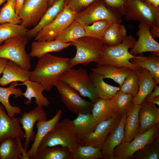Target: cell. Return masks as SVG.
Wrapping results in <instances>:
<instances>
[{
	"mask_svg": "<svg viewBox=\"0 0 159 159\" xmlns=\"http://www.w3.org/2000/svg\"><path fill=\"white\" fill-rule=\"evenodd\" d=\"M55 0H49V6H50Z\"/></svg>",
	"mask_w": 159,
	"mask_h": 159,
	"instance_id": "816d5d0a",
	"label": "cell"
},
{
	"mask_svg": "<svg viewBox=\"0 0 159 159\" xmlns=\"http://www.w3.org/2000/svg\"><path fill=\"white\" fill-rule=\"evenodd\" d=\"M70 152L71 159L103 158L101 149L91 146L79 145Z\"/></svg>",
	"mask_w": 159,
	"mask_h": 159,
	"instance_id": "8d00e7d4",
	"label": "cell"
},
{
	"mask_svg": "<svg viewBox=\"0 0 159 159\" xmlns=\"http://www.w3.org/2000/svg\"><path fill=\"white\" fill-rule=\"evenodd\" d=\"M127 113L122 115L117 126L108 135L103 144L101 151L104 159H114L115 148L123 141L125 137V124Z\"/></svg>",
	"mask_w": 159,
	"mask_h": 159,
	"instance_id": "e0dca14e",
	"label": "cell"
},
{
	"mask_svg": "<svg viewBox=\"0 0 159 159\" xmlns=\"http://www.w3.org/2000/svg\"><path fill=\"white\" fill-rule=\"evenodd\" d=\"M142 0V1H144V0Z\"/></svg>",
	"mask_w": 159,
	"mask_h": 159,
	"instance_id": "db71d44e",
	"label": "cell"
},
{
	"mask_svg": "<svg viewBox=\"0 0 159 159\" xmlns=\"http://www.w3.org/2000/svg\"><path fill=\"white\" fill-rule=\"evenodd\" d=\"M154 105H157L158 106L159 105V96H156L153 98L151 101L150 102Z\"/></svg>",
	"mask_w": 159,
	"mask_h": 159,
	"instance_id": "f907efd6",
	"label": "cell"
},
{
	"mask_svg": "<svg viewBox=\"0 0 159 159\" xmlns=\"http://www.w3.org/2000/svg\"><path fill=\"white\" fill-rule=\"evenodd\" d=\"M85 37L87 36L84 26L75 20L54 39L65 43H69Z\"/></svg>",
	"mask_w": 159,
	"mask_h": 159,
	"instance_id": "e575fe53",
	"label": "cell"
},
{
	"mask_svg": "<svg viewBox=\"0 0 159 159\" xmlns=\"http://www.w3.org/2000/svg\"><path fill=\"white\" fill-rule=\"evenodd\" d=\"M69 59L49 53L43 55L39 58L35 68L31 72L29 80L40 83L45 90L51 91L59 77L70 68Z\"/></svg>",
	"mask_w": 159,
	"mask_h": 159,
	"instance_id": "6da1fadb",
	"label": "cell"
},
{
	"mask_svg": "<svg viewBox=\"0 0 159 159\" xmlns=\"http://www.w3.org/2000/svg\"><path fill=\"white\" fill-rule=\"evenodd\" d=\"M159 96V86L157 85L155 86L153 91L146 97L145 101L150 102L155 97Z\"/></svg>",
	"mask_w": 159,
	"mask_h": 159,
	"instance_id": "f6af8a7d",
	"label": "cell"
},
{
	"mask_svg": "<svg viewBox=\"0 0 159 159\" xmlns=\"http://www.w3.org/2000/svg\"><path fill=\"white\" fill-rule=\"evenodd\" d=\"M24 85L26 87L25 92L22 94V96L27 99L24 102L26 105L30 104L32 99L34 98V102L37 106L43 107L48 106L50 102L47 98L43 95L42 92L45 89L40 83L28 80L19 84V85Z\"/></svg>",
	"mask_w": 159,
	"mask_h": 159,
	"instance_id": "d4e9b609",
	"label": "cell"
},
{
	"mask_svg": "<svg viewBox=\"0 0 159 159\" xmlns=\"http://www.w3.org/2000/svg\"><path fill=\"white\" fill-rule=\"evenodd\" d=\"M47 115L43 107L37 106L33 109L25 112L19 118V122L22 126L25 134L23 147L27 149L31 142H33L36 135L34 131L35 123L39 120H47Z\"/></svg>",
	"mask_w": 159,
	"mask_h": 159,
	"instance_id": "5bb4252c",
	"label": "cell"
},
{
	"mask_svg": "<svg viewBox=\"0 0 159 159\" xmlns=\"http://www.w3.org/2000/svg\"><path fill=\"white\" fill-rule=\"evenodd\" d=\"M130 62L140 68L148 70L155 80L159 83V54L152 53L148 57L140 55L134 56Z\"/></svg>",
	"mask_w": 159,
	"mask_h": 159,
	"instance_id": "4316f807",
	"label": "cell"
},
{
	"mask_svg": "<svg viewBox=\"0 0 159 159\" xmlns=\"http://www.w3.org/2000/svg\"><path fill=\"white\" fill-rule=\"evenodd\" d=\"M79 145L77 135L73 125L72 120L64 118L58 122L47 134L39 148L60 145L67 148L71 151Z\"/></svg>",
	"mask_w": 159,
	"mask_h": 159,
	"instance_id": "3957f363",
	"label": "cell"
},
{
	"mask_svg": "<svg viewBox=\"0 0 159 159\" xmlns=\"http://www.w3.org/2000/svg\"><path fill=\"white\" fill-rule=\"evenodd\" d=\"M7 0H0V6L3 3L6 1Z\"/></svg>",
	"mask_w": 159,
	"mask_h": 159,
	"instance_id": "f5cc1de1",
	"label": "cell"
},
{
	"mask_svg": "<svg viewBox=\"0 0 159 159\" xmlns=\"http://www.w3.org/2000/svg\"><path fill=\"white\" fill-rule=\"evenodd\" d=\"M133 97L119 90L113 96L112 100L114 102L118 112L127 113L132 107Z\"/></svg>",
	"mask_w": 159,
	"mask_h": 159,
	"instance_id": "f35d334b",
	"label": "cell"
},
{
	"mask_svg": "<svg viewBox=\"0 0 159 159\" xmlns=\"http://www.w3.org/2000/svg\"><path fill=\"white\" fill-rule=\"evenodd\" d=\"M78 13L64 6L62 10L50 23L37 33L35 40L44 41L54 39L76 19Z\"/></svg>",
	"mask_w": 159,
	"mask_h": 159,
	"instance_id": "7c38bea8",
	"label": "cell"
},
{
	"mask_svg": "<svg viewBox=\"0 0 159 159\" xmlns=\"http://www.w3.org/2000/svg\"><path fill=\"white\" fill-rule=\"evenodd\" d=\"M19 118L10 117L6 112L4 106L0 104V143L11 138L24 139L25 134L20 125Z\"/></svg>",
	"mask_w": 159,
	"mask_h": 159,
	"instance_id": "2e32d148",
	"label": "cell"
},
{
	"mask_svg": "<svg viewBox=\"0 0 159 159\" xmlns=\"http://www.w3.org/2000/svg\"><path fill=\"white\" fill-rule=\"evenodd\" d=\"M132 159H159V139L136 152Z\"/></svg>",
	"mask_w": 159,
	"mask_h": 159,
	"instance_id": "60d3db41",
	"label": "cell"
},
{
	"mask_svg": "<svg viewBox=\"0 0 159 159\" xmlns=\"http://www.w3.org/2000/svg\"><path fill=\"white\" fill-rule=\"evenodd\" d=\"M31 159H71L70 152L66 147L39 148L35 155Z\"/></svg>",
	"mask_w": 159,
	"mask_h": 159,
	"instance_id": "836d02e7",
	"label": "cell"
},
{
	"mask_svg": "<svg viewBox=\"0 0 159 159\" xmlns=\"http://www.w3.org/2000/svg\"><path fill=\"white\" fill-rule=\"evenodd\" d=\"M28 39L26 36L8 39L0 45V58L11 61L21 67L29 70L31 59L26 50Z\"/></svg>",
	"mask_w": 159,
	"mask_h": 159,
	"instance_id": "8992f818",
	"label": "cell"
},
{
	"mask_svg": "<svg viewBox=\"0 0 159 159\" xmlns=\"http://www.w3.org/2000/svg\"><path fill=\"white\" fill-rule=\"evenodd\" d=\"M19 84L17 82H14L8 87L0 86V102L5 107L8 115L11 118L16 117V115L20 114L21 112V109L19 107L12 106L9 100L11 95H13L15 98L22 96L23 92L19 88H15Z\"/></svg>",
	"mask_w": 159,
	"mask_h": 159,
	"instance_id": "cb8c5ba5",
	"label": "cell"
},
{
	"mask_svg": "<svg viewBox=\"0 0 159 159\" xmlns=\"http://www.w3.org/2000/svg\"><path fill=\"white\" fill-rule=\"evenodd\" d=\"M62 112L61 110H59L55 115L51 119L48 120H47L37 121L36 124L37 133L31 148L27 152L29 159L35 155L43 139L59 121Z\"/></svg>",
	"mask_w": 159,
	"mask_h": 159,
	"instance_id": "ac0fdd59",
	"label": "cell"
},
{
	"mask_svg": "<svg viewBox=\"0 0 159 159\" xmlns=\"http://www.w3.org/2000/svg\"><path fill=\"white\" fill-rule=\"evenodd\" d=\"M56 88L62 101L67 108L77 115L80 113H91L94 103L81 97L79 92L66 83L57 80Z\"/></svg>",
	"mask_w": 159,
	"mask_h": 159,
	"instance_id": "30bf717a",
	"label": "cell"
},
{
	"mask_svg": "<svg viewBox=\"0 0 159 159\" xmlns=\"http://www.w3.org/2000/svg\"><path fill=\"white\" fill-rule=\"evenodd\" d=\"M31 72L24 69L14 62L9 60L0 78V85L2 87L14 82H22L29 80Z\"/></svg>",
	"mask_w": 159,
	"mask_h": 159,
	"instance_id": "44dd1931",
	"label": "cell"
},
{
	"mask_svg": "<svg viewBox=\"0 0 159 159\" xmlns=\"http://www.w3.org/2000/svg\"><path fill=\"white\" fill-rule=\"evenodd\" d=\"M58 80L66 83L81 95L89 98L93 103L99 99L86 69L69 68L59 77Z\"/></svg>",
	"mask_w": 159,
	"mask_h": 159,
	"instance_id": "5b68a950",
	"label": "cell"
},
{
	"mask_svg": "<svg viewBox=\"0 0 159 159\" xmlns=\"http://www.w3.org/2000/svg\"><path fill=\"white\" fill-rule=\"evenodd\" d=\"M136 71L138 77L139 90L136 96L133 97V105H141L157 84L147 70L141 68Z\"/></svg>",
	"mask_w": 159,
	"mask_h": 159,
	"instance_id": "ffe728a7",
	"label": "cell"
},
{
	"mask_svg": "<svg viewBox=\"0 0 159 159\" xmlns=\"http://www.w3.org/2000/svg\"><path fill=\"white\" fill-rule=\"evenodd\" d=\"M144 1L156 8H159V0H144Z\"/></svg>",
	"mask_w": 159,
	"mask_h": 159,
	"instance_id": "681fc988",
	"label": "cell"
},
{
	"mask_svg": "<svg viewBox=\"0 0 159 159\" xmlns=\"http://www.w3.org/2000/svg\"><path fill=\"white\" fill-rule=\"evenodd\" d=\"M136 41L131 35L126 36L122 42L114 46L104 45L100 58L96 63V67L105 64H111L117 67H125L136 71L141 68L130 62L134 57L129 49L132 48Z\"/></svg>",
	"mask_w": 159,
	"mask_h": 159,
	"instance_id": "7a4b0ae2",
	"label": "cell"
},
{
	"mask_svg": "<svg viewBox=\"0 0 159 159\" xmlns=\"http://www.w3.org/2000/svg\"><path fill=\"white\" fill-rule=\"evenodd\" d=\"M49 0H25L18 15L26 28L35 26L49 6Z\"/></svg>",
	"mask_w": 159,
	"mask_h": 159,
	"instance_id": "4fadbf2b",
	"label": "cell"
},
{
	"mask_svg": "<svg viewBox=\"0 0 159 159\" xmlns=\"http://www.w3.org/2000/svg\"><path fill=\"white\" fill-rule=\"evenodd\" d=\"M129 0H103L106 4L117 13L124 16Z\"/></svg>",
	"mask_w": 159,
	"mask_h": 159,
	"instance_id": "ee69618b",
	"label": "cell"
},
{
	"mask_svg": "<svg viewBox=\"0 0 159 159\" xmlns=\"http://www.w3.org/2000/svg\"><path fill=\"white\" fill-rule=\"evenodd\" d=\"M72 122L78 140L93 131L98 124L93 117L91 113H80L72 120Z\"/></svg>",
	"mask_w": 159,
	"mask_h": 159,
	"instance_id": "f546056e",
	"label": "cell"
},
{
	"mask_svg": "<svg viewBox=\"0 0 159 159\" xmlns=\"http://www.w3.org/2000/svg\"><path fill=\"white\" fill-rule=\"evenodd\" d=\"M159 134L158 124L137 135L130 142H122L114 150V159H132L136 152L158 140Z\"/></svg>",
	"mask_w": 159,
	"mask_h": 159,
	"instance_id": "52a82bcc",
	"label": "cell"
},
{
	"mask_svg": "<svg viewBox=\"0 0 159 159\" xmlns=\"http://www.w3.org/2000/svg\"><path fill=\"white\" fill-rule=\"evenodd\" d=\"M126 36V29L123 24L113 23L105 32L102 41L105 45L115 46L121 43Z\"/></svg>",
	"mask_w": 159,
	"mask_h": 159,
	"instance_id": "1f68e13d",
	"label": "cell"
},
{
	"mask_svg": "<svg viewBox=\"0 0 159 159\" xmlns=\"http://www.w3.org/2000/svg\"><path fill=\"white\" fill-rule=\"evenodd\" d=\"M150 30V34L153 37L154 39L158 38L159 37V27L151 28Z\"/></svg>",
	"mask_w": 159,
	"mask_h": 159,
	"instance_id": "7dc6e473",
	"label": "cell"
},
{
	"mask_svg": "<svg viewBox=\"0 0 159 159\" xmlns=\"http://www.w3.org/2000/svg\"><path fill=\"white\" fill-rule=\"evenodd\" d=\"M150 27L147 24L140 23L137 33L138 39L129 51L130 54L136 56L143 52H151L159 54V44L151 35Z\"/></svg>",
	"mask_w": 159,
	"mask_h": 159,
	"instance_id": "9a60e30c",
	"label": "cell"
},
{
	"mask_svg": "<svg viewBox=\"0 0 159 159\" xmlns=\"http://www.w3.org/2000/svg\"><path fill=\"white\" fill-rule=\"evenodd\" d=\"M141 105H133L127 113L125 124V137L122 142L131 141L138 135L140 127L139 112Z\"/></svg>",
	"mask_w": 159,
	"mask_h": 159,
	"instance_id": "f1b7e54d",
	"label": "cell"
},
{
	"mask_svg": "<svg viewBox=\"0 0 159 159\" xmlns=\"http://www.w3.org/2000/svg\"><path fill=\"white\" fill-rule=\"evenodd\" d=\"M122 16L110 9L103 0H96L83 10L78 13L75 20L84 26L102 20L121 23Z\"/></svg>",
	"mask_w": 159,
	"mask_h": 159,
	"instance_id": "ba28073f",
	"label": "cell"
},
{
	"mask_svg": "<svg viewBox=\"0 0 159 159\" xmlns=\"http://www.w3.org/2000/svg\"><path fill=\"white\" fill-rule=\"evenodd\" d=\"M16 0H7L0 10V24L10 23L21 24V21L16 12Z\"/></svg>",
	"mask_w": 159,
	"mask_h": 159,
	"instance_id": "74e56055",
	"label": "cell"
},
{
	"mask_svg": "<svg viewBox=\"0 0 159 159\" xmlns=\"http://www.w3.org/2000/svg\"><path fill=\"white\" fill-rule=\"evenodd\" d=\"M96 0H65L64 6L77 13L85 8Z\"/></svg>",
	"mask_w": 159,
	"mask_h": 159,
	"instance_id": "7bdbcfd3",
	"label": "cell"
},
{
	"mask_svg": "<svg viewBox=\"0 0 159 159\" xmlns=\"http://www.w3.org/2000/svg\"><path fill=\"white\" fill-rule=\"evenodd\" d=\"M138 90V75L136 71L132 70L125 78L120 90L134 97L137 95Z\"/></svg>",
	"mask_w": 159,
	"mask_h": 159,
	"instance_id": "b9f144b4",
	"label": "cell"
},
{
	"mask_svg": "<svg viewBox=\"0 0 159 159\" xmlns=\"http://www.w3.org/2000/svg\"><path fill=\"white\" fill-rule=\"evenodd\" d=\"M114 102L112 100L99 99L94 103L91 114L98 123L112 117L118 113Z\"/></svg>",
	"mask_w": 159,
	"mask_h": 159,
	"instance_id": "83f0119b",
	"label": "cell"
},
{
	"mask_svg": "<svg viewBox=\"0 0 159 159\" xmlns=\"http://www.w3.org/2000/svg\"><path fill=\"white\" fill-rule=\"evenodd\" d=\"M122 114L118 112L112 117L99 123L95 130L79 140V145L91 146L101 149L109 134L118 125Z\"/></svg>",
	"mask_w": 159,
	"mask_h": 159,
	"instance_id": "8fae6325",
	"label": "cell"
},
{
	"mask_svg": "<svg viewBox=\"0 0 159 159\" xmlns=\"http://www.w3.org/2000/svg\"><path fill=\"white\" fill-rule=\"evenodd\" d=\"M28 30L21 24L10 23L0 24V45L8 39L26 36Z\"/></svg>",
	"mask_w": 159,
	"mask_h": 159,
	"instance_id": "d590c367",
	"label": "cell"
},
{
	"mask_svg": "<svg viewBox=\"0 0 159 159\" xmlns=\"http://www.w3.org/2000/svg\"><path fill=\"white\" fill-rule=\"evenodd\" d=\"M127 21L134 20L159 27V8L142 0H129L124 16Z\"/></svg>",
	"mask_w": 159,
	"mask_h": 159,
	"instance_id": "9c48e42d",
	"label": "cell"
},
{
	"mask_svg": "<svg viewBox=\"0 0 159 159\" xmlns=\"http://www.w3.org/2000/svg\"><path fill=\"white\" fill-rule=\"evenodd\" d=\"M89 74L99 99L111 100L120 90V87L113 86L105 82L102 75L92 72Z\"/></svg>",
	"mask_w": 159,
	"mask_h": 159,
	"instance_id": "4dcf8cb0",
	"label": "cell"
},
{
	"mask_svg": "<svg viewBox=\"0 0 159 159\" xmlns=\"http://www.w3.org/2000/svg\"><path fill=\"white\" fill-rule=\"evenodd\" d=\"M18 138L6 139L0 143V159H22Z\"/></svg>",
	"mask_w": 159,
	"mask_h": 159,
	"instance_id": "d6a6232c",
	"label": "cell"
},
{
	"mask_svg": "<svg viewBox=\"0 0 159 159\" xmlns=\"http://www.w3.org/2000/svg\"><path fill=\"white\" fill-rule=\"evenodd\" d=\"M25 0H16V12L18 15L21 9Z\"/></svg>",
	"mask_w": 159,
	"mask_h": 159,
	"instance_id": "bcb514c9",
	"label": "cell"
},
{
	"mask_svg": "<svg viewBox=\"0 0 159 159\" xmlns=\"http://www.w3.org/2000/svg\"><path fill=\"white\" fill-rule=\"evenodd\" d=\"M71 46L70 42L65 43L59 40L34 41L32 43L30 57L40 58L51 52H59Z\"/></svg>",
	"mask_w": 159,
	"mask_h": 159,
	"instance_id": "7402d4cb",
	"label": "cell"
},
{
	"mask_svg": "<svg viewBox=\"0 0 159 159\" xmlns=\"http://www.w3.org/2000/svg\"><path fill=\"white\" fill-rule=\"evenodd\" d=\"M9 60L4 58H0V75L2 73L4 68Z\"/></svg>",
	"mask_w": 159,
	"mask_h": 159,
	"instance_id": "c3c4849f",
	"label": "cell"
},
{
	"mask_svg": "<svg viewBox=\"0 0 159 159\" xmlns=\"http://www.w3.org/2000/svg\"><path fill=\"white\" fill-rule=\"evenodd\" d=\"M139 112L140 127L138 135L159 123V108L152 103L145 101Z\"/></svg>",
	"mask_w": 159,
	"mask_h": 159,
	"instance_id": "d6986e66",
	"label": "cell"
},
{
	"mask_svg": "<svg viewBox=\"0 0 159 159\" xmlns=\"http://www.w3.org/2000/svg\"><path fill=\"white\" fill-rule=\"evenodd\" d=\"M76 48L75 55L69 59V68L82 64L87 66L91 62L96 63L100 59L104 45L101 40L88 37H82L70 42Z\"/></svg>",
	"mask_w": 159,
	"mask_h": 159,
	"instance_id": "277c9868",
	"label": "cell"
},
{
	"mask_svg": "<svg viewBox=\"0 0 159 159\" xmlns=\"http://www.w3.org/2000/svg\"><path fill=\"white\" fill-rule=\"evenodd\" d=\"M112 23L109 21L102 20L94 22L90 25L84 26L87 37L102 40L105 32Z\"/></svg>",
	"mask_w": 159,
	"mask_h": 159,
	"instance_id": "ab89813d",
	"label": "cell"
},
{
	"mask_svg": "<svg viewBox=\"0 0 159 159\" xmlns=\"http://www.w3.org/2000/svg\"><path fill=\"white\" fill-rule=\"evenodd\" d=\"M65 0H55L47 9L38 23L27 32L26 36L28 39L35 37L39 32L51 22L62 10Z\"/></svg>",
	"mask_w": 159,
	"mask_h": 159,
	"instance_id": "603a6c76",
	"label": "cell"
},
{
	"mask_svg": "<svg viewBox=\"0 0 159 159\" xmlns=\"http://www.w3.org/2000/svg\"><path fill=\"white\" fill-rule=\"evenodd\" d=\"M92 72L102 75L104 78H110L120 87L126 77L133 70L125 67H119L111 64H105L91 68Z\"/></svg>",
	"mask_w": 159,
	"mask_h": 159,
	"instance_id": "484cf974",
	"label": "cell"
}]
</instances>
